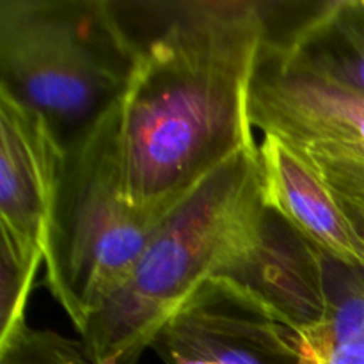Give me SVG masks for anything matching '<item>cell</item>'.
Wrapping results in <instances>:
<instances>
[{"instance_id":"obj_1","label":"cell","mask_w":364,"mask_h":364,"mask_svg":"<svg viewBox=\"0 0 364 364\" xmlns=\"http://www.w3.org/2000/svg\"><path fill=\"white\" fill-rule=\"evenodd\" d=\"M279 2H117L130 68L119 109L124 192L166 220L217 167L258 148L249 100Z\"/></svg>"},{"instance_id":"obj_2","label":"cell","mask_w":364,"mask_h":364,"mask_svg":"<svg viewBox=\"0 0 364 364\" xmlns=\"http://www.w3.org/2000/svg\"><path fill=\"white\" fill-rule=\"evenodd\" d=\"M259 148L217 167L156 230L80 340L100 363L137 364L164 323L215 276H230L265 226Z\"/></svg>"},{"instance_id":"obj_3","label":"cell","mask_w":364,"mask_h":364,"mask_svg":"<svg viewBox=\"0 0 364 364\" xmlns=\"http://www.w3.org/2000/svg\"><path fill=\"white\" fill-rule=\"evenodd\" d=\"M162 223L128 203L116 98L66 141L46 247V288L77 333L127 279Z\"/></svg>"},{"instance_id":"obj_4","label":"cell","mask_w":364,"mask_h":364,"mask_svg":"<svg viewBox=\"0 0 364 364\" xmlns=\"http://www.w3.org/2000/svg\"><path fill=\"white\" fill-rule=\"evenodd\" d=\"M130 68L110 0H0V89L71 134L119 96Z\"/></svg>"},{"instance_id":"obj_5","label":"cell","mask_w":364,"mask_h":364,"mask_svg":"<svg viewBox=\"0 0 364 364\" xmlns=\"http://www.w3.org/2000/svg\"><path fill=\"white\" fill-rule=\"evenodd\" d=\"M166 364H302L294 331L247 287L215 276L151 343Z\"/></svg>"},{"instance_id":"obj_6","label":"cell","mask_w":364,"mask_h":364,"mask_svg":"<svg viewBox=\"0 0 364 364\" xmlns=\"http://www.w3.org/2000/svg\"><path fill=\"white\" fill-rule=\"evenodd\" d=\"M64 162L60 132L0 89V230L25 258L45 262Z\"/></svg>"},{"instance_id":"obj_7","label":"cell","mask_w":364,"mask_h":364,"mask_svg":"<svg viewBox=\"0 0 364 364\" xmlns=\"http://www.w3.org/2000/svg\"><path fill=\"white\" fill-rule=\"evenodd\" d=\"M252 127L283 142L364 146V96L334 85L274 52L269 39L252 84Z\"/></svg>"},{"instance_id":"obj_8","label":"cell","mask_w":364,"mask_h":364,"mask_svg":"<svg viewBox=\"0 0 364 364\" xmlns=\"http://www.w3.org/2000/svg\"><path fill=\"white\" fill-rule=\"evenodd\" d=\"M258 148L265 208L326 259L364 272V238L315 171L276 135Z\"/></svg>"},{"instance_id":"obj_9","label":"cell","mask_w":364,"mask_h":364,"mask_svg":"<svg viewBox=\"0 0 364 364\" xmlns=\"http://www.w3.org/2000/svg\"><path fill=\"white\" fill-rule=\"evenodd\" d=\"M228 277L258 295L294 333L315 326L329 308L326 258L272 212L258 244Z\"/></svg>"},{"instance_id":"obj_10","label":"cell","mask_w":364,"mask_h":364,"mask_svg":"<svg viewBox=\"0 0 364 364\" xmlns=\"http://www.w3.org/2000/svg\"><path fill=\"white\" fill-rule=\"evenodd\" d=\"M269 46L288 63L364 96V0L315 4L287 34L272 27Z\"/></svg>"},{"instance_id":"obj_11","label":"cell","mask_w":364,"mask_h":364,"mask_svg":"<svg viewBox=\"0 0 364 364\" xmlns=\"http://www.w3.org/2000/svg\"><path fill=\"white\" fill-rule=\"evenodd\" d=\"M294 336L302 364H364V272L348 270L326 316Z\"/></svg>"},{"instance_id":"obj_12","label":"cell","mask_w":364,"mask_h":364,"mask_svg":"<svg viewBox=\"0 0 364 364\" xmlns=\"http://www.w3.org/2000/svg\"><path fill=\"white\" fill-rule=\"evenodd\" d=\"M284 144L315 171L364 238V146L322 142Z\"/></svg>"},{"instance_id":"obj_13","label":"cell","mask_w":364,"mask_h":364,"mask_svg":"<svg viewBox=\"0 0 364 364\" xmlns=\"http://www.w3.org/2000/svg\"><path fill=\"white\" fill-rule=\"evenodd\" d=\"M0 364H112L96 361L82 340L25 326L0 343Z\"/></svg>"},{"instance_id":"obj_14","label":"cell","mask_w":364,"mask_h":364,"mask_svg":"<svg viewBox=\"0 0 364 364\" xmlns=\"http://www.w3.org/2000/svg\"><path fill=\"white\" fill-rule=\"evenodd\" d=\"M0 262H2L0 343H4L27 326L25 313H27L28 297L34 287L36 274L41 263L45 262L36 258H23L20 252L14 251L7 244H2Z\"/></svg>"}]
</instances>
